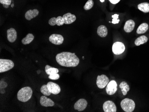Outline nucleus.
<instances>
[{
    "mask_svg": "<svg viewBox=\"0 0 149 112\" xmlns=\"http://www.w3.org/2000/svg\"><path fill=\"white\" fill-rule=\"evenodd\" d=\"M11 6V7H12V8H13V6H14V5H13V3L12 4Z\"/></svg>",
    "mask_w": 149,
    "mask_h": 112,
    "instance_id": "34",
    "label": "nucleus"
},
{
    "mask_svg": "<svg viewBox=\"0 0 149 112\" xmlns=\"http://www.w3.org/2000/svg\"><path fill=\"white\" fill-rule=\"evenodd\" d=\"M11 0H5L2 2L1 4L3 5H7V6H10L11 4Z\"/></svg>",
    "mask_w": 149,
    "mask_h": 112,
    "instance_id": "30",
    "label": "nucleus"
},
{
    "mask_svg": "<svg viewBox=\"0 0 149 112\" xmlns=\"http://www.w3.org/2000/svg\"><path fill=\"white\" fill-rule=\"evenodd\" d=\"M40 91H41L42 93L43 94L44 96H49L52 94V93H51L49 89H48V87L47 86V85H46V84H44V85H42V86L41 88Z\"/></svg>",
    "mask_w": 149,
    "mask_h": 112,
    "instance_id": "24",
    "label": "nucleus"
},
{
    "mask_svg": "<svg viewBox=\"0 0 149 112\" xmlns=\"http://www.w3.org/2000/svg\"><path fill=\"white\" fill-rule=\"evenodd\" d=\"M7 39L10 42L15 41L17 38V33L14 28H11L7 31Z\"/></svg>",
    "mask_w": 149,
    "mask_h": 112,
    "instance_id": "13",
    "label": "nucleus"
},
{
    "mask_svg": "<svg viewBox=\"0 0 149 112\" xmlns=\"http://www.w3.org/2000/svg\"><path fill=\"white\" fill-rule=\"evenodd\" d=\"M119 15L118 14H115L112 16L113 17V21L112 23L114 24H118L120 22V20L118 19Z\"/></svg>",
    "mask_w": 149,
    "mask_h": 112,
    "instance_id": "27",
    "label": "nucleus"
},
{
    "mask_svg": "<svg viewBox=\"0 0 149 112\" xmlns=\"http://www.w3.org/2000/svg\"><path fill=\"white\" fill-rule=\"evenodd\" d=\"M56 60L58 64L65 67H76L79 63V58L69 52H62L56 56Z\"/></svg>",
    "mask_w": 149,
    "mask_h": 112,
    "instance_id": "1",
    "label": "nucleus"
},
{
    "mask_svg": "<svg viewBox=\"0 0 149 112\" xmlns=\"http://www.w3.org/2000/svg\"><path fill=\"white\" fill-rule=\"evenodd\" d=\"M93 5L94 2L93 0H88L84 5V8L86 10H88L93 7Z\"/></svg>",
    "mask_w": 149,
    "mask_h": 112,
    "instance_id": "25",
    "label": "nucleus"
},
{
    "mask_svg": "<svg viewBox=\"0 0 149 112\" xmlns=\"http://www.w3.org/2000/svg\"><path fill=\"white\" fill-rule=\"evenodd\" d=\"M112 50L114 54L117 55H120L124 52L125 46L122 42H117L113 44Z\"/></svg>",
    "mask_w": 149,
    "mask_h": 112,
    "instance_id": "6",
    "label": "nucleus"
},
{
    "mask_svg": "<svg viewBox=\"0 0 149 112\" xmlns=\"http://www.w3.org/2000/svg\"><path fill=\"white\" fill-rule=\"evenodd\" d=\"M33 91L30 87H25L19 90L17 93V98L20 102H28L32 96Z\"/></svg>",
    "mask_w": 149,
    "mask_h": 112,
    "instance_id": "2",
    "label": "nucleus"
},
{
    "mask_svg": "<svg viewBox=\"0 0 149 112\" xmlns=\"http://www.w3.org/2000/svg\"><path fill=\"white\" fill-rule=\"evenodd\" d=\"M64 24L63 17L61 16H58L56 17V25L58 26H62Z\"/></svg>",
    "mask_w": 149,
    "mask_h": 112,
    "instance_id": "26",
    "label": "nucleus"
},
{
    "mask_svg": "<svg viewBox=\"0 0 149 112\" xmlns=\"http://www.w3.org/2000/svg\"><path fill=\"white\" fill-rule=\"evenodd\" d=\"M121 108L125 112H132L134 110L135 104L134 101L129 98H125L120 102Z\"/></svg>",
    "mask_w": 149,
    "mask_h": 112,
    "instance_id": "3",
    "label": "nucleus"
},
{
    "mask_svg": "<svg viewBox=\"0 0 149 112\" xmlns=\"http://www.w3.org/2000/svg\"><path fill=\"white\" fill-rule=\"evenodd\" d=\"M34 36L31 33H29L26 36V37L23 38L22 40V42L24 45L30 44L34 39Z\"/></svg>",
    "mask_w": 149,
    "mask_h": 112,
    "instance_id": "22",
    "label": "nucleus"
},
{
    "mask_svg": "<svg viewBox=\"0 0 149 112\" xmlns=\"http://www.w3.org/2000/svg\"><path fill=\"white\" fill-rule=\"evenodd\" d=\"M47 86L52 94L57 95L61 92L60 86L58 84L52 82H49L47 83Z\"/></svg>",
    "mask_w": 149,
    "mask_h": 112,
    "instance_id": "10",
    "label": "nucleus"
},
{
    "mask_svg": "<svg viewBox=\"0 0 149 112\" xmlns=\"http://www.w3.org/2000/svg\"><path fill=\"white\" fill-rule=\"evenodd\" d=\"M147 41H148V38L145 35L141 36L135 40L134 43L136 46H139L141 44L146 43Z\"/></svg>",
    "mask_w": 149,
    "mask_h": 112,
    "instance_id": "20",
    "label": "nucleus"
},
{
    "mask_svg": "<svg viewBox=\"0 0 149 112\" xmlns=\"http://www.w3.org/2000/svg\"><path fill=\"white\" fill-rule=\"evenodd\" d=\"M100 2H103L104 1V0H100Z\"/></svg>",
    "mask_w": 149,
    "mask_h": 112,
    "instance_id": "33",
    "label": "nucleus"
},
{
    "mask_svg": "<svg viewBox=\"0 0 149 112\" xmlns=\"http://www.w3.org/2000/svg\"><path fill=\"white\" fill-rule=\"evenodd\" d=\"M63 17L64 20V24H72L73 22H74L77 19L76 16L72 15L70 13L63 15Z\"/></svg>",
    "mask_w": 149,
    "mask_h": 112,
    "instance_id": "14",
    "label": "nucleus"
},
{
    "mask_svg": "<svg viewBox=\"0 0 149 112\" xmlns=\"http://www.w3.org/2000/svg\"><path fill=\"white\" fill-rule=\"evenodd\" d=\"M49 40L53 44L58 45L63 43L64 38L61 35L53 34L49 37Z\"/></svg>",
    "mask_w": 149,
    "mask_h": 112,
    "instance_id": "9",
    "label": "nucleus"
},
{
    "mask_svg": "<svg viewBox=\"0 0 149 112\" xmlns=\"http://www.w3.org/2000/svg\"><path fill=\"white\" fill-rule=\"evenodd\" d=\"M45 72L47 75H50L54 73H58V70L57 68L52 67L49 65H47L45 67Z\"/></svg>",
    "mask_w": 149,
    "mask_h": 112,
    "instance_id": "23",
    "label": "nucleus"
},
{
    "mask_svg": "<svg viewBox=\"0 0 149 112\" xmlns=\"http://www.w3.org/2000/svg\"><path fill=\"white\" fill-rule=\"evenodd\" d=\"M103 109L104 112H116L117 107L113 102L111 101L105 102L103 105Z\"/></svg>",
    "mask_w": 149,
    "mask_h": 112,
    "instance_id": "8",
    "label": "nucleus"
},
{
    "mask_svg": "<svg viewBox=\"0 0 149 112\" xmlns=\"http://www.w3.org/2000/svg\"><path fill=\"white\" fill-rule=\"evenodd\" d=\"M109 83V79L104 75L98 76L97 77V84L98 87L100 89H103L107 86Z\"/></svg>",
    "mask_w": 149,
    "mask_h": 112,
    "instance_id": "5",
    "label": "nucleus"
},
{
    "mask_svg": "<svg viewBox=\"0 0 149 112\" xmlns=\"http://www.w3.org/2000/svg\"><path fill=\"white\" fill-rule=\"evenodd\" d=\"M48 23L49 25L52 26H54L56 25V18L55 17H52L49 20Z\"/></svg>",
    "mask_w": 149,
    "mask_h": 112,
    "instance_id": "29",
    "label": "nucleus"
},
{
    "mask_svg": "<svg viewBox=\"0 0 149 112\" xmlns=\"http://www.w3.org/2000/svg\"><path fill=\"white\" fill-rule=\"evenodd\" d=\"M97 33L100 37H105L108 35V29L104 25H101L98 27Z\"/></svg>",
    "mask_w": 149,
    "mask_h": 112,
    "instance_id": "17",
    "label": "nucleus"
},
{
    "mask_svg": "<svg viewBox=\"0 0 149 112\" xmlns=\"http://www.w3.org/2000/svg\"><path fill=\"white\" fill-rule=\"evenodd\" d=\"M138 9L143 12L149 13V3L147 2H143V3H140L139 4L138 6Z\"/></svg>",
    "mask_w": 149,
    "mask_h": 112,
    "instance_id": "21",
    "label": "nucleus"
},
{
    "mask_svg": "<svg viewBox=\"0 0 149 112\" xmlns=\"http://www.w3.org/2000/svg\"><path fill=\"white\" fill-rule=\"evenodd\" d=\"M149 28V26L146 23H143L141 24L137 30V34H144L147 31Z\"/></svg>",
    "mask_w": 149,
    "mask_h": 112,
    "instance_id": "18",
    "label": "nucleus"
},
{
    "mask_svg": "<svg viewBox=\"0 0 149 112\" xmlns=\"http://www.w3.org/2000/svg\"><path fill=\"white\" fill-rule=\"evenodd\" d=\"M59 77H60V76L58 73H54L49 75V78L52 80H58Z\"/></svg>",
    "mask_w": 149,
    "mask_h": 112,
    "instance_id": "28",
    "label": "nucleus"
},
{
    "mask_svg": "<svg viewBox=\"0 0 149 112\" xmlns=\"http://www.w3.org/2000/svg\"><path fill=\"white\" fill-rule=\"evenodd\" d=\"M109 1L113 4H117L120 1V0H109Z\"/></svg>",
    "mask_w": 149,
    "mask_h": 112,
    "instance_id": "31",
    "label": "nucleus"
},
{
    "mask_svg": "<svg viewBox=\"0 0 149 112\" xmlns=\"http://www.w3.org/2000/svg\"><path fill=\"white\" fill-rule=\"evenodd\" d=\"M88 102L84 99H80L74 104V109L80 112L84 110L87 107Z\"/></svg>",
    "mask_w": 149,
    "mask_h": 112,
    "instance_id": "11",
    "label": "nucleus"
},
{
    "mask_svg": "<svg viewBox=\"0 0 149 112\" xmlns=\"http://www.w3.org/2000/svg\"><path fill=\"white\" fill-rule=\"evenodd\" d=\"M120 88L121 89V92L123 93V95L125 96L127 93L130 91V87L125 81H123L120 84Z\"/></svg>",
    "mask_w": 149,
    "mask_h": 112,
    "instance_id": "19",
    "label": "nucleus"
},
{
    "mask_svg": "<svg viewBox=\"0 0 149 112\" xmlns=\"http://www.w3.org/2000/svg\"><path fill=\"white\" fill-rule=\"evenodd\" d=\"M39 14V11L37 9L33 10H29L27 11L25 14V18L27 20H31L33 18L37 16Z\"/></svg>",
    "mask_w": 149,
    "mask_h": 112,
    "instance_id": "16",
    "label": "nucleus"
},
{
    "mask_svg": "<svg viewBox=\"0 0 149 112\" xmlns=\"http://www.w3.org/2000/svg\"><path fill=\"white\" fill-rule=\"evenodd\" d=\"M15 64L12 61L6 59L0 60V72H4L13 68Z\"/></svg>",
    "mask_w": 149,
    "mask_h": 112,
    "instance_id": "4",
    "label": "nucleus"
},
{
    "mask_svg": "<svg viewBox=\"0 0 149 112\" xmlns=\"http://www.w3.org/2000/svg\"><path fill=\"white\" fill-rule=\"evenodd\" d=\"M135 25V23L133 20L130 19L127 21L125 22L124 27L125 31L126 33L131 32L134 28Z\"/></svg>",
    "mask_w": 149,
    "mask_h": 112,
    "instance_id": "15",
    "label": "nucleus"
},
{
    "mask_svg": "<svg viewBox=\"0 0 149 112\" xmlns=\"http://www.w3.org/2000/svg\"><path fill=\"white\" fill-rule=\"evenodd\" d=\"M3 6L5 8H8L9 7V6H7V5H3Z\"/></svg>",
    "mask_w": 149,
    "mask_h": 112,
    "instance_id": "32",
    "label": "nucleus"
},
{
    "mask_svg": "<svg viewBox=\"0 0 149 112\" xmlns=\"http://www.w3.org/2000/svg\"><path fill=\"white\" fill-rule=\"evenodd\" d=\"M40 104L42 106L46 107H52L55 105V103L51 99L46 97V96H42L40 98Z\"/></svg>",
    "mask_w": 149,
    "mask_h": 112,
    "instance_id": "12",
    "label": "nucleus"
},
{
    "mask_svg": "<svg viewBox=\"0 0 149 112\" xmlns=\"http://www.w3.org/2000/svg\"><path fill=\"white\" fill-rule=\"evenodd\" d=\"M118 84L115 81L113 80L109 83L106 88V93L109 95H113L114 94L118 89Z\"/></svg>",
    "mask_w": 149,
    "mask_h": 112,
    "instance_id": "7",
    "label": "nucleus"
}]
</instances>
